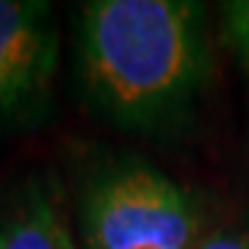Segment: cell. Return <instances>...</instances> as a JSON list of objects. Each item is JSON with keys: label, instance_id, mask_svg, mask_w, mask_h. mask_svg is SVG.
I'll return each mask as SVG.
<instances>
[{"label": "cell", "instance_id": "4", "mask_svg": "<svg viewBox=\"0 0 249 249\" xmlns=\"http://www.w3.org/2000/svg\"><path fill=\"white\" fill-rule=\"evenodd\" d=\"M0 249H78L53 188L42 178H19L0 199Z\"/></svg>", "mask_w": 249, "mask_h": 249}, {"label": "cell", "instance_id": "1", "mask_svg": "<svg viewBox=\"0 0 249 249\" xmlns=\"http://www.w3.org/2000/svg\"><path fill=\"white\" fill-rule=\"evenodd\" d=\"M75 67L97 114L158 130L186 114L208 75L205 9L191 0H91L78 11Z\"/></svg>", "mask_w": 249, "mask_h": 249}, {"label": "cell", "instance_id": "3", "mask_svg": "<svg viewBox=\"0 0 249 249\" xmlns=\"http://www.w3.org/2000/svg\"><path fill=\"white\" fill-rule=\"evenodd\" d=\"M61 36L50 3L0 0V130L45 119Z\"/></svg>", "mask_w": 249, "mask_h": 249}, {"label": "cell", "instance_id": "6", "mask_svg": "<svg viewBox=\"0 0 249 249\" xmlns=\"http://www.w3.org/2000/svg\"><path fill=\"white\" fill-rule=\"evenodd\" d=\"M196 249H249V227L216 232L211 238H205L202 244H196Z\"/></svg>", "mask_w": 249, "mask_h": 249}, {"label": "cell", "instance_id": "5", "mask_svg": "<svg viewBox=\"0 0 249 249\" xmlns=\"http://www.w3.org/2000/svg\"><path fill=\"white\" fill-rule=\"evenodd\" d=\"M224 19H227V36L238 53L241 64L249 75V0H235L224 6Z\"/></svg>", "mask_w": 249, "mask_h": 249}, {"label": "cell", "instance_id": "2", "mask_svg": "<svg viewBox=\"0 0 249 249\" xmlns=\"http://www.w3.org/2000/svg\"><path fill=\"white\" fill-rule=\"evenodd\" d=\"M199 219L191 196L136 158L97 166L80 191L86 249H196Z\"/></svg>", "mask_w": 249, "mask_h": 249}]
</instances>
